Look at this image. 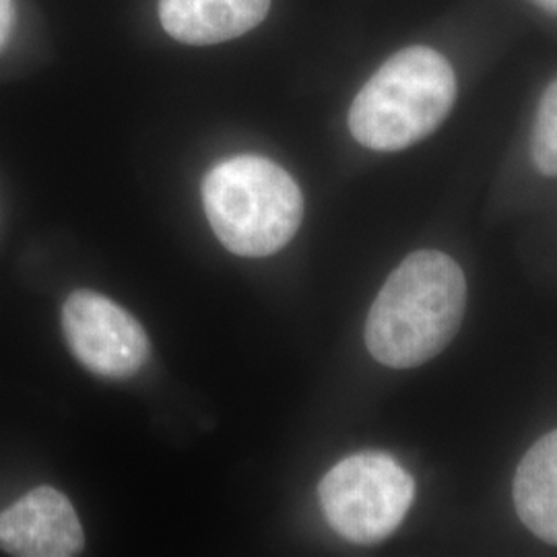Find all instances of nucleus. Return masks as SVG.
<instances>
[{"mask_svg":"<svg viewBox=\"0 0 557 557\" xmlns=\"http://www.w3.org/2000/svg\"><path fill=\"white\" fill-rule=\"evenodd\" d=\"M467 308V281L455 260L419 250L386 278L366 322L372 358L388 368H416L455 338Z\"/></svg>","mask_w":557,"mask_h":557,"instance_id":"1","label":"nucleus"},{"mask_svg":"<svg viewBox=\"0 0 557 557\" xmlns=\"http://www.w3.org/2000/svg\"><path fill=\"white\" fill-rule=\"evenodd\" d=\"M457 100L450 62L428 46H411L386 60L349 110V131L374 151H400L430 137Z\"/></svg>","mask_w":557,"mask_h":557,"instance_id":"2","label":"nucleus"},{"mask_svg":"<svg viewBox=\"0 0 557 557\" xmlns=\"http://www.w3.org/2000/svg\"><path fill=\"white\" fill-rule=\"evenodd\" d=\"M202 207L221 244L248 259L278 252L304 218L296 180L260 156L218 163L202 180Z\"/></svg>","mask_w":557,"mask_h":557,"instance_id":"3","label":"nucleus"},{"mask_svg":"<svg viewBox=\"0 0 557 557\" xmlns=\"http://www.w3.org/2000/svg\"><path fill=\"white\" fill-rule=\"evenodd\" d=\"M320 506L341 537L374 545L397 531L407 517L416 483L397 460L361 453L341 460L320 483Z\"/></svg>","mask_w":557,"mask_h":557,"instance_id":"4","label":"nucleus"},{"mask_svg":"<svg viewBox=\"0 0 557 557\" xmlns=\"http://www.w3.org/2000/svg\"><path fill=\"white\" fill-rule=\"evenodd\" d=\"M62 331L81 366L101 379H131L151 354L139 320L91 289H77L66 298Z\"/></svg>","mask_w":557,"mask_h":557,"instance_id":"5","label":"nucleus"},{"mask_svg":"<svg viewBox=\"0 0 557 557\" xmlns=\"http://www.w3.org/2000/svg\"><path fill=\"white\" fill-rule=\"evenodd\" d=\"M83 547L85 533L71 499L50 485L0 512V549L9 556L71 557Z\"/></svg>","mask_w":557,"mask_h":557,"instance_id":"6","label":"nucleus"},{"mask_svg":"<svg viewBox=\"0 0 557 557\" xmlns=\"http://www.w3.org/2000/svg\"><path fill=\"white\" fill-rule=\"evenodd\" d=\"M271 0H160L163 29L182 44L234 40L267 17Z\"/></svg>","mask_w":557,"mask_h":557,"instance_id":"7","label":"nucleus"},{"mask_svg":"<svg viewBox=\"0 0 557 557\" xmlns=\"http://www.w3.org/2000/svg\"><path fill=\"white\" fill-rule=\"evenodd\" d=\"M520 520L549 545H557V430L524 455L515 478Z\"/></svg>","mask_w":557,"mask_h":557,"instance_id":"8","label":"nucleus"},{"mask_svg":"<svg viewBox=\"0 0 557 557\" xmlns=\"http://www.w3.org/2000/svg\"><path fill=\"white\" fill-rule=\"evenodd\" d=\"M533 161L545 176H557V79L547 87L533 128Z\"/></svg>","mask_w":557,"mask_h":557,"instance_id":"9","label":"nucleus"},{"mask_svg":"<svg viewBox=\"0 0 557 557\" xmlns=\"http://www.w3.org/2000/svg\"><path fill=\"white\" fill-rule=\"evenodd\" d=\"M13 21H15L13 0H0V50L9 41L11 29H13Z\"/></svg>","mask_w":557,"mask_h":557,"instance_id":"10","label":"nucleus"},{"mask_svg":"<svg viewBox=\"0 0 557 557\" xmlns=\"http://www.w3.org/2000/svg\"><path fill=\"white\" fill-rule=\"evenodd\" d=\"M537 7L541 9H545L547 13H554L557 15V0H533Z\"/></svg>","mask_w":557,"mask_h":557,"instance_id":"11","label":"nucleus"}]
</instances>
